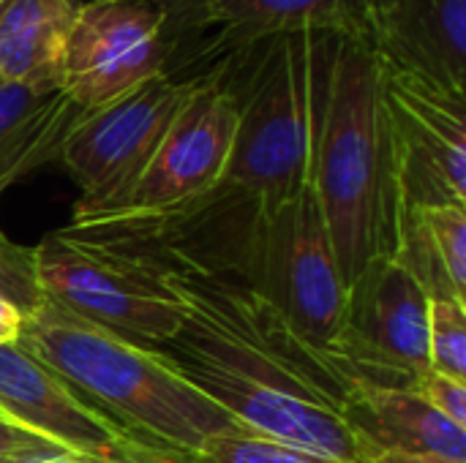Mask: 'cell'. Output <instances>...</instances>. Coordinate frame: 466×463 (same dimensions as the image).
I'll return each instance as SVG.
<instances>
[{"mask_svg": "<svg viewBox=\"0 0 466 463\" xmlns=\"http://www.w3.org/2000/svg\"><path fill=\"white\" fill-rule=\"evenodd\" d=\"M180 308L172 338L150 347L246 431L336 463H371L344 423L360 388L328 352L238 276H164L147 287Z\"/></svg>", "mask_w": 466, "mask_h": 463, "instance_id": "obj_1", "label": "cell"}, {"mask_svg": "<svg viewBox=\"0 0 466 463\" xmlns=\"http://www.w3.org/2000/svg\"><path fill=\"white\" fill-rule=\"evenodd\" d=\"M311 188L347 289L366 267L396 257L407 207L382 104V65L360 35L330 41Z\"/></svg>", "mask_w": 466, "mask_h": 463, "instance_id": "obj_2", "label": "cell"}, {"mask_svg": "<svg viewBox=\"0 0 466 463\" xmlns=\"http://www.w3.org/2000/svg\"><path fill=\"white\" fill-rule=\"evenodd\" d=\"M16 341L147 448L191 458L216 437L246 431L169 368L158 352L46 297L22 317Z\"/></svg>", "mask_w": 466, "mask_h": 463, "instance_id": "obj_3", "label": "cell"}, {"mask_svg": "<svg viewBox=\"0 0 466 463\" xmlns=\"http://www.w3.org/2000/svg\"><path fill=\"white\" fill-rule=\"evenodd\" d=\"M330 41L292 33L235 49L213 71L238 101V128L224 183L273 210L311 183L314 145L325 104Z\"/></svg>", "mask_w": 466, "mask_h": 463, "instance_id": "obj_4", "label": "cell"}, {"mask_svg": "<svg viewBox=\"0 0 466 463\" xmlns=\"http://www.w3.org/2000/svg\"><path fill=\"white\" fill-rule=\"evenodd\" d=\"M265 216L259 199L221 180L177 205L71 218L60 232L147 289L188 273L248 281Z\"/></svg>", "mask_w": 466, "mask_h": 463, "instance_id": "obj_5", "label": "cell"}, {"mask_svg": "<svg viewBox=\"0 0 466 463\" xmlns=\"http://www.w3.org/2000/svg\"><path fill=\"white\" fill-rule=\"evenodd\" d=\"M248 281L292 330L311 347L333 355L350 289L311 183L268 210Z\"/></svg>", "mask_w": 466, "mask_h": 463, "instance_id": "obj_6", "label": "cell"}, {"mask_svg": "<svg viewBox=\"0 0 466 463\" xmlns=\"http://www.w3.org/2000/svg\"><path fill=\"white\" fill-rule=\"evenodd\" d=\"M191 85L161 74L76 120L57 158L79 186L71 218L104 216L128 199Z\"/></svg>", "mask_w": 466, "mask_h": 463, "instance_id": "obj_7", "label": "cell"}, {"mask_svg": "<svg viewBox=\"0 0 466 463\" xmlns=\"http://www.w3.org/2000/svg\"><path fill=\"white\" fill-rule=\"evenodd\" d=\"M177 38L153 0H76L63 52V90L93 112L142 82L172 74Z\"/></svg>", "mask_w": 466, "mask_h": 463, "instance_id": "obj_8", "label": "cell"}, {"mask_svg": "<svg viewBox=\"0 0 466 463\" xmlns=\"http://www.w3.org/2000/svg\"><path fill=\"white\" fill-rule=\"evenodd\" d=\"M429 303L396 259L374 262L347 292L336 360L360 388L415 390L431 374Z\"/></svg>", "mask_w": 466, "mask_h": 463, "instance_id": "obj_9", "label": "cell"}, {"mask_svg": "<svg viewBox=\"0 0 466 463\" xmlns=\"http://www.w3.org/2000/svg\"><path fill=\"white\" fill-rule=\"evenodd\" d=\"M380 65L404 207H466V96Z\"/></svg>", "mask_w": 466, "mask_h": 463, "instance_id": "obj_10", "label": "cell"}, {"mask_svg": "<svg viewBox=\"0 0 466 463\" xmlns=\"http://www.w3.org/2000/svg\"><path fill=\"white\" fill-rule=\"evenodd\" d=\"M0 418L52 442L63 453L104 463H183L142 445L66 379L35 360L19 341L0 347Z\"/></svg>", "mask_w": 466, "mask_h": 463, "instance_id": "obj_11", "label": "cell"}, {"mask_svg": "<svg viewBox=\"0 0 466 463\" xmlns=\"http://www.w3.org/2000/svg\"><path fill=\"white\" fill-rule=\"evenodd\" d=\"M35 270L46 300L134 344L156 347L180 327V308L169 297L126 278L60 229L35 246Z\"/></svg>", "mask_w": 466, "mask_h": 463, "instance_id": "obj_12", "label": "cell"}, {"mask_svg": "<svg viewBox=\"0 0 466 463\" xmlns=\"http://www.w3.org/2000/svg\"><path fill=\"white\" fill-rule=\"evenodd\" d=\"M172 117L156 156L128 199L112 210H156L199 196L224 180L238 128V101L229 87L205 71Z\"/></svg>", "mask_w": 466, "mask_h": 463, "instance_id": "obj_13", "label": "cell"}, {"mask_svg": "<svg viewBox=\"0 0 466 463\" xmlns=\"http://www.w3.org/2000/svg\"><path fill=\"white\" fill-rule=\"evenodd\" d=\"M390 68L466 96V0H358V33Z\"/></svg>", "mask_w": 466, "mask_h": 463, "instance_id": "obj_14", "label": "cell"}, {"mask_svg": "<svg viewBox=\"0 0 466 463\" xmlns=\"http://www.w3.org/2000/svg\"><path fill=\"white\" fill-rule=\"evenodd\" d=\"M344 423L366 448L369 458L399 453L466 463V428L442 418L415 390L358 388L347 404Z\"/></svg>", "mask_w": 466, "mask_h": 463, "instance_id": "obj_15", "label": "cell"}, {"mask_svg": "<svg viewBox=\"0 0 466 463\" xmlns=\"http://www.w3.org/2000/svg\"><path fill=\"white\" fill-rule=\"evenodd\" d=\"M85 112L63 87L0 82V191L60 158Z\"/></svg>", "mask_w": 466, "mask_h": 463, "instance_id": "obj_16", "label": "cell"}, {"mask_svg": "<svg viewBox=\"0 0 466 463\" xmlns=\"http://www.w3.org/2000/svg\"><path fill=\"white\" fill-rule=\"evenodd\" d=\"M202 27H221L224 52L292 33L355 35L358 0H202L197 30Z\"/></svg>", "mask_w": 466, "mask_h": 463, "instance_id": "obj_17", "label": "cell"}, {"mask_svg": "<svg viewBox=\"0 0 466 463\" xmlns=\"http://www.w3.org/2000/svg\"><path fill=\"white\" fill-rule=\"evenodd\" d=\"M76 0H0V74L5 82L63 87V52Z\"/></svg>", "mask_w": 466, "mask_h": 463, "instance_id": "obj_18", "label": "cell"}, {"mask_svg": "<svg viewBox=\"0 0 466 463\" xmlns=\"http://www.w3.org/2000/svg\"><path fill=\"white\" fill-rule=\"evenodd\" d=\"M429 357L431 371L466 382V303L453 297L429 303Z\"/></svg>", "mask_w": 466, "mask_h": 463, "instance_id": "obj_19", "label": "cell"}, {"mask_svg": "<svg viewBox=\"0 0 466 463\" xmlns=\"http://www.w3.org/2000/svg\"><path fill=\"white\" fill-rule=\"evenodd\" d=\"M183 463H336L298 448L257 437L251 431L216 437L199 456H191Z\"/></svg>", "mask_w": 466, "mask_h": 463, "instance_id": "obj_20", "label": "cell"}, {"mask_svg": "<svg viewBox=\"0 0 466 463\" xmlns=\"http://www.w3.org/2000/svg\"><path fill=\"white\" fill-rule=\"evenodd\" d=\"M0 297L8 300L14 308L33 311L44 292L38 287V270H35V246H22L8 240L0 232Z\"/></svg>", "mask_w": 466, "mask_h": 463, "instance_id": "obj_21", "label": "cell"}, {"mask_svg": "<svg viewBox=\"0 0 466 463\" xmlns=\"http://www.w3.org/2000/svg\"><path fill=\"white\" fill-rule=\"evenodd\" d=\"M437 254L453 281V287L466 295V207L445 205V207H426L420 210Z\"/></svg>", "mask_w": 466, "mask_h": 463, "instance_id": "obj_22", "label": "cell"}, {"mask_svg": "<svg viewBox=\"0 0 466 463\" xmlns=\"http://www.w3.org/2000/svg\"><path fill=\"white\" fill-rule=\"evenodd\" d=\"M415 393L442 418L466 428V382H456L445 374L431 371L420 379Z\"/></svg>", "mask_w": 466, "mask_h": 463, "instance_id": "obj_23", "label": "cell"}, {"mask_svg": "<svg viewBox=\"0 0 466 463\" xmlns=\"http://www.w3.org/2000/svg\"><path fill=\"white\" fill-rule=\"evenodd\" d=\"M57 453L63 450L55 448L52 442L0 418V458H33V456H57Z\"/></svg>", "mask_w": 466, "mask_h": 463, "instance_id": "obj_24", "label": "cell"}, {"mask_svg": "<svg viewBox=\"0 0 466 463\" xmlns=\"http://www.w3.org/2000/svg\"><path fill=\"white\" fill-rule=\"evenodd\" d=\"M153 3H158L167 11L169 30L177 41L186 30H197V14H199L202 0H153Z\"/></svg>", "mask_w": 466, "mask_h": 463, "instance_id": "obj_25", "label": "cell"}, {"mask_svg": "<svg viewBox=\"0 0 466 463\" xmlns=\"http://www.w3.org/2000/svg\"><path fill=\"white\" fill-rule=\"evenodd\" d=\"M22 333V311L0 297V347L16 341Z\"/></svg>", "mask_w": 466, "mask_h": 463, "instance_id": "obj_26", "label": "cell"}, {"mask_svg": "<svg viewBox=\"0 0 466 463\" xmlns=\"http://www.w3.org/2000/svg\"><path fill=\"white\" fill-rule=\"evenodd\" d=\"M27 463H104V461H93V458L71 456V453H57V456H38V458H30Z\"/></svg>", "mask_w": 466, "mask_h": 463, "instance_id": "obj_27", "label": "cell"}, {"mask_svg": "<svg viewBox=\"0 0 466 463\" xmlns=\"http://www.w3.org/2000/svg\"><path fill=\"white\" fill-rule=\"evenodd\" d=\"M371 463H442L431 461V458H415V456H399V453H382V456H374Z\"/></svg>", "mask_w": 466, "mask_h": 463, "instance_id": "obj_28", "label": "cell"}, {"mask_svg": "<svg viewBox=\"0 0 466 463\" xmlns=\"http://www.w3.org/2000/svg\"><path fill=\"white\" fill-rule=\"evenodd\" d=\"M33 458H38V456H33ZM30 458H0V463H27Z\"/></svg>", "mask_w": 466, "mask_h": 463, "instance_id": "obj_29", "label": "cell"}, {"mask_svg": "<svg viewBox=\"0 0 466 463\" xmlns=\"http://www.w3.org/2000/svg\"><path fill=\"white\" fill-rule=\"evenodd\" d=\"M0 82H3V74H0Z\"/></svg>", "mask_w": 466, "mask_h": 463, "instance_id": "obj_30", "label": "cell"}]
</instances>
